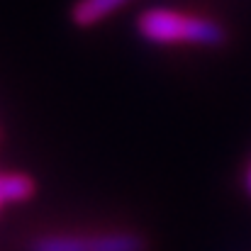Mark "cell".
Masks as SVG:
<instances>
[{"label":"cell","mask_w":251,"mask_h":251,"mask_svg":"<svg viewBox=\"0 0 251 251\" xmlns=\"http://www.w3.org/2000/svg\"><path fill=\"white\" fill-rule=\"evenodd\" d=\"M137 34L151 44H193V47H220L227 39L225 27L212 17L180 12L173 7H149L137 22Z\"/></svg>","instance_id":"cell-1"},{"label":"cell","mask_w":251,"mask_h":251,"mask_svg":"<svg viewBox=\"0 0 251 251\" xmlns=\"http://www.w3.org/2000/svg\"><path fill=\"white\" fill-rule=\"evenodd\" d=\"M29 251H147V239L134 232L98 234H42Z\"/></svg>","instance_id":"cell-2"},{"label":"cell","mask_w":251,"mask_h":251,"mask_svg":"<svg viewBox=\"0 0 251 251\" xmlns=\"http://www.w3.org/2000/svg\"><path fill=\"white\" fill-rule=\"evenodd\" d=\"M127 2L129 0H78L71 10V20L78 27H93V25L102 22L105 17L115 15Z\"/></svg>","instance_id":"cell-3"},{"label":"cell","mask_w":251,"mask_h":251,"mask_svg":"<svg viewBox=\"0 0 251 251\" xmlns=\"http://www.w3.org/2000/svg\"><path fill=\"white\" fill-rule=\"evenodd\" d=\"M247 190L251 193V166H249V173H247Z\"/></svg>","instance_id":"cell-4"},{"label":"cell","mask_w":251,"mask_h":251,"mask_svg":"<svg viewBox=\"0 0 251 251\" xmlns=\"http://www.w3.org/2000/svg\"><path fill=\"white\" fill-rule=\"evenodd\" d=\"M2 202H5V200H2V195H0V205H2Z\"/></svg>","instance_id":"cell-5"}]
</instances>
